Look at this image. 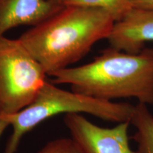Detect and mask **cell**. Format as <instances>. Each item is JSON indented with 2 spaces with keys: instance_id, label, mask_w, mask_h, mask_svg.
I'll list each match as a JSON object with an SVG mask.
<instances>
[{
  "instance_id": "cell-11",
  "label": "cell",
  "mask_w": 153,
  "mask_h": 153,
  "mask_svg": "<svg viewBox=\"0 0 153 153\" xmlns=\"http://www.w3.org/2000/svg\"><path fill=\"white\" fill-rule=\"evenodd\" d=\"M132 9L153 10V0H130Z\"/></svg>"
},
{
  "instance_id": "cell-9",
  "label": "cell",
  "mask_w": 153,
  "mask_h": 153,
  "mask_svg": "<svg viewBox=\"0 0 153 153\" xmlns=\"http://www.w3.org/2000/svg\"><path fill=\"white\" fill-rule=\"evenodd\" d=\"M63 6L102 9L112 16L115 22L121 20L132 9L130 0H63Z\"/></svg>"
},
{
  "instance_id": "cell-5",
  "label": "cell",
  "mask_w": 153,
  "mask_h": 153,
  "mask_svg": "<svg viewBox=\"0 0 153 153\" xmlns=\"http://www.w3.org/2000/svg\"><path fill=\"white\" fill-rule=\"evenodd\" d=\"M64 123L82 153H139L130 145L129 122L103 128L80 114H68Z\"/></svg>"
},
{
  "instance_id": "cell-6",
  "label": "cell",
  "mask_w": 153,
  "mask_h": 153,
  "mask_svg": "<svg viewBox=\"0 0 153 153\" xmlns=\"http://www.w3.org/2000/svg\"><path fill=\"white\" fill-rule=\"evenodd\" d=\"M107 39L110 47L115 49L139 53L146 43L153 41V10L132 9L124 18L115 22Z\"/></svg>"
},
{
  "instance_id": "cell-13",
  "label": "cell",
  "mask_w": 153,
  "mask_h": 153,
  "mask_svg": "<svg viewBox=\"0 0 153 153\" xmlns=\"http://www.w3.org/2000/svg\"><path fill=\"white\" fill-rule=\"evenodd\" d=\"M50 1H53V2L55 4H57L63 6V0H50Z\"/></svg>"
},
{
  "instance_id": "cell-3",
  "label": "cell",
  "mask_w": 153,
  "mask_h": 153,
  "mask_svg": "<svg viewBox=\"0 0 153 153\" xmlns=\"http://www.w3.org/2000/svg\"><path fill=\"white\" fill-rule=\"evenodd\" d=\"M134 107L128 103L113 102L65 90L46 80L28 106L16 114L0 117L13 128L4 153H16L26 134L56 115L85 113L106 121L130 123Z\"/></svg>"
},
{
  "instance_id": "cell-8",
  "label": "cell",
  "mask_w": 153,
  "mask_h": 153,
  "mask_svg": "<svg viewBox=\"0 0 153 153\" xmlns=\"http://www.w3.org/2000/svg\"><path fill=\"white\" fill-rule=\"evenodd\" d=\"M136 129L132 137L139 153H153V114L145 104L137 103L130 121Z\"/></svg>"
},
{
  "instance_id": "cell-10",
  "label": "cell",
  "mask_w": 153,
  "mask_h": 153,
  "mask_svg": "<svg viewBox=\"0 0 153 153\" xmlns=\"http://www.w3.org/2000/svg\"><path fill=\"white\" fill-rule=\"evenodd\" d=\"M37 153H82L71 137H61L48 142Z\"/></svg>"
},
{
  "instance_id": "cell-12",
  "label": "cell",
  "mask_w": 153,
  "mask_h": 153,
  "mask_svg": "<svg viewBox=\"0 0 153 153\" xmlns=\"http://www.w3.org/2000/svg\"><path fill=\"white\" fill-rule=\"evenodd\" d=\"M10 126L7 120L0 119V138H1V135L4 133L7 128Z\"/></svg>"
},
{
  "instance_id": "cell-7",
  "label": "cell",
  "mask_w": 153,
  "mask_h": 153,
  "mask_svg": "<svg viewBox=\"0 0 153 153\" xmlns=\"http://www.w3.org/2000/svg\"><path fill=\"white\" fill-rule=\"evenodd\" d=\"M62 7L50 0H0V37L17 26L41 24Z\"/></svg>"
},
{
  "instance_id": "cell-1",
  "label": "cell",
  "mask_w": 153,
  "mask_h": 153,
  "mask_svg": "<svg viewBox=\"0 0 153 153\" xmlns=\"http://www.w3.org/2000/svg\"><path fill=\"white\" fill-rule=\"evenodd\" d=\"M114 24L102 9L63 6L19 40L51 76L81 60L97 42L107 39Z\"/></svg>"
},
{
  "instance_id": "cell-2",
  "label": "cell",
  "mask_w": 153,
  "mask_h": 153,
  "mask_svg": "<svg viewBox=\"0 0 153 153\" xmlns=\"http://www.w3.org/2000/svg\"><path fill=\"white\" fill-rule=\"evenodd\" d=\"M51 76L55 85H69L72 91L94 98H135L138 103L153 105V48L129 53L110 47L87 64Z\"/></svg>"
},
{
  "instance_id": "cell-4",
  "label": "cell",
  "mask_w": 153,
  "mask_h": 153,
  "mask_svg": "<svg viewBox=\"0 0 153 153\" xmlns=\"http://www.w3.org/2000/svg\"><path fill=\"white\" fill-rule=\"evenodd\" d=\"M46 73L18 39L0 37V117L28 106L46 81Z\"/></svg>"
}]
</instances>
